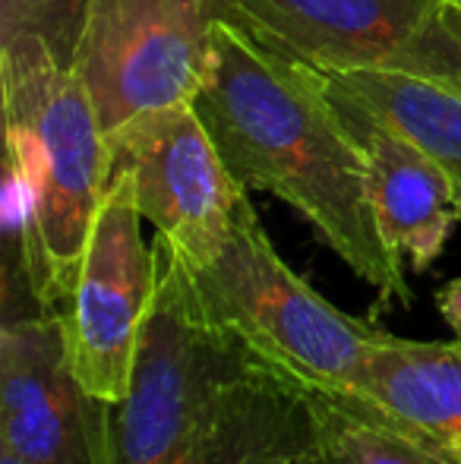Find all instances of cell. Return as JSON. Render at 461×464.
<instances>
[{
  "label": "cell",
  "mask_w": 461,
  "mask_h": 464,
  "mask_svg": "<svg viewBox=\"0 0 461 464\" xmlns=\"http://www.w3.org/2000/svg\"><path fill=\"white\" fill-rule=\"evenodd\" d=\"M193 108L240 187L288 202L382 304H411L405 263L376 221L363 149L310 63L216 16Z\"/></svg>",
  "instance_id": "1"
},
{
  "label": "cell",
  "mask_w": 461,
  "mask_h": 464,
  "mask_svg": "<svg viewBox=\"0 0 461 464\" xmlns=\"http://www.w3.org/2000/svg\"><path fill=\"white\" fill-rule=\"evenodd\" d=\"M10 253L38 300L61 306L105 189L111 149L82 80L44 38L0 44Z\"/></svg>",
  "instance_id": "2"
},
{
  "label": "cell",
  "mask_w": 461,
  "mask_h": 464,
  "mask_svg": "<svg viewBox=\"0 0 461 464\" xmlns=\"http://www.w3.org/2000/svg\"><path fill=\"white\" fill-rule=\"evenodd\" d=\"M212 329L303 389L357 392L386 329L329 304L278 256L250 196H240L222 250L187 266Z\"/></svg>",
  "instance_id": "3"
},
{
  "label": "cell",
  "mask_w": 461,
  "mask_h": 464,
  "mask_svg": "<svg viewBox=\"0 0 461 464\" xmlns=\"http://www.w3.org/2000/svg\"><path fill=\"white\" fill-rule=\"evenodd\" d=\"M155 294L127 395L111 408L108 464H199L206 401L225 335L199 310L180 253L155 237Z\"/></svg>",
  "instance_id": "4"
},
{
  "label": "cell",
  "mask_w": 461,
  "mask_h": 464,
  "mask_svg": "<svg viewBox=\"0 0 461 464\" xmlns=\"http://www.w3.org/2000/svg\"><path fill=\"white\" fill-rule=\"evenodd\" d=\"M212 13L316 70H386L461 92L452 0H209Z\"/></svg>",
  "instance_id": "5"
},
{
  "label": "cell",
  "mask_w": 461,
  "mask_h": 464,
  "mask_svg": "<svg viewBox=\"0 0 461 464\" xmlns=\"http://www.w3.org/2000/svg\"><path fill=\"white\" fill-rule=\"evenodd\" d=\"M111 404L73 367L61 306L35 297L16 259L4 263L0 452L25 464H108Z\"/></svg>",
  "instance_id": "6"
},
{
  "label": "cell",
  "mask_w": 461,
  "mask_h": 464,
  "mask_svg": "<svg viewBox=\"0 0 461 464\" xmlns=\"http://www.w3.org/2000/svg\"><path fill=\"white\" fill-rule=\"evenodd\" d=\"M212 23L209 0H89L70 67L101 130L111 133L142 111L197 102Z\"/></svg>",
  "instance_id": "7"
},
{
  "label": "cell",
  "mask_w": 461,
  "mask_h": 464,
  "mask_svg": "<svg viewBox=\"0 0 461 464\" xmlns=\"http://www.w3.org/2000/svg\"><path fill=\"white\" fill-rule=\"evenodd\" d=\"M142 212L127 171H111L73 291L61 304L73 367L105 404L123 401L155 294V250L142 240Z\"/></svg>",
  "instance_id": "8"
},
{
  "label": "cell",
  "mask_w": 461,
  "mask_h": 464,
  "mask_svg": "<svg viewBox=\"0 0 461 464\" xmlns=\"http://www.w3.org/2000/svg\"><path fill=\"white\" fill-rule=\"evenodd\" d=\"M108 136L111 171L136 184L139 212L187 266H206L231 231L240 196L216 140L193 104L142 111Z\"/></svg>",
  "instance_id": "9"
},
{
  "label": "cell",
  "mask_w": 461,
  "mask_h": 464,
  "mask_svg": "<svg viewBox=\"0 0 461 464\" xmlns=\"http://www.w3.org/2000/svg\"><path fill=\"white\" fill-rule=\"evenodd\" d=\"M199 464H316L307 389L225 338L206 401Z\"/></svg>",
  "instance_id": "10"
},
{
  "label": "cell",
  "mask_w": 461,
  "mask_h": 464,
  "mask_svg": "<svg viewBox=\"0 0 461 464\" xmlns=\"http://www.w3.org/2000/svg\"><path fill=\"white\" fill-rule=\"evenodd\" d=\"M320 73V70H316ZM326 82V80H322ZM339 102L348 127L363 149L370 178V199L386 244L414 272H427L443 256L449 234L458 218V196L452 178L420 152L411 140L370 114L363 104L351 102L326 86Z\"/></svg>",
  "instance_id": "11"
},
{
  "label": "cell",
  "mask_w": 461,
  "mask_h": 464,
  "mask_svg": "<svg viewBox=\"0 0 461 464\" xmlns=\"http://www.w3.org/2000/svg\"><path fill=\"white\" fill-rule=\"evenodd\" d=\"M348 395L370 404L439 464H461V338L411 342L386 332L370 348L360 389Z\"/></svg>",
  "instance_id": "12"
},
{
  "label": "cell",
  "mask_w": 461,
  "mask_h": 464,
  "mask_svg": "<svg viewBox=\"0 0 461 464\" xmlns=\"http://www.w3.org/2000/svg\"><path fill=\"white\" fill-rule=\"evenodd\" d=\"M316 70V67H313ZM326 86L351 102L363 104L370 114L399 130L420 152H427L456 184L461 208V92L443 82L420 80L386 70H320Z\"/></svg>",
  "instance_id": "13"
},
{
  "label": "cell",
  "mask_w": 461,
  "mask_h": 464,
  "mask_svg": "<svg viewBox=\"0 0 461 464\" xmlns=\"http://www.w3.org/2000/svg\"><path fill=\"white\" fill-rule=\"evenodd\" d=\"M307 398L316 427V464H439L357 395L307 389Z\"/></svg>",
  "instance_id": "14"
},
{
  "label": "cell",
  "mask_w": 461,
  "mask_h": 464,
  "mask_svg": "<svg viewBox=\"0 0 461 464\" xmlns=\"http://www.w3.org/2000/svg\"><path fill=\"white\" fill-rule=\"evenodd\" d=\"M86 6L89 0H0V44L38 35L70 63Z\"/></svg>",
  "instance_id": "15"
},
{
  "label": "cell",
  "mask_w": 461,
  "mask_h": 464,
  "mask_svg": "<svg viewBox=\"0 0 461 464\" xmlns=\"http://www.w3.org/2000/svg\"><path fill=\"white\" fill-rule=\"evenodd\" d=\"M437 306H439V313H443L446 323H449V329L456 332V338H461V278L439 287Z\"/></svg>",
  "instance_id": "16"
},
{
  "label": "cell",
  "mask_w": 461,
  "mask_h": 464,
  "mask_svg": "<svg viewBox=\"0 0 461 464\" xmlns=\"http://www.w3.org/2000/svg\"><path fill=\"white\" fill-rule=\"evenodd\" d=\"M0 464H25V461H19L16 455H6V452H0Z\"/></svg>",
  "instance_id": "17"
},
{
  "label": "cell",
  "mask_w": 461,
  "mask_h": 464,
  "mask_svg": "<svg viewBox=\"0 0 461 464\" xmlns=\"http://www.w3.org/2000/svg\"><path fill=\"white\" fill-rule=\"evenodd\" d=\"M452 4H456V6H458V10H461V0H452Z\"/></svg>",
  "instance_id": "18"
},
{
  "label": "cell",
  "mask_w": 461,
  "mask_h": 464,
  "mask_svg": "<svg viewBox=\"0 0 461 464\" xmlns=\"http://www.w3.org/2000/svg\"><path fill=\"white\" fill-rule=\"evenodd\" d=\"M458 218H461V208H458Z\"/></svg>",
  "instance_id": "19"
}]
</instances>
